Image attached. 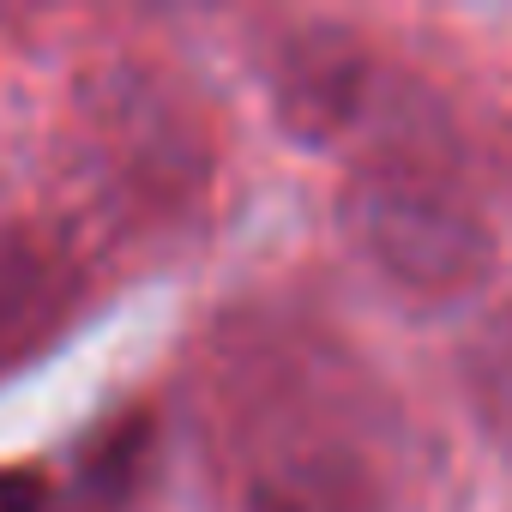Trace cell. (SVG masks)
<instances>
[{"mask_svg":"<svg viewBox=\"0 0 512 512\" xmlns=\"http://www.w3.org/2000/svg\"><path fill=\"white\" fill-rule=\"evenodd\" d=\"M362 253L398 284L446 296L488 272V229L446 193L416 181H362L344 199Z\"/></svg>","mask_w":512,"mask_h":512,"instance_id":"1","label":"cell"},{"mask_svg":"<svg viewBox=\"0 0 512 512\" xmlns=\"http://www.w3.org/2000/svg\"><path fill=\"white\" fill-rule=\"evenodd\" d=\"M253 512H368V500L356 476H332L326 464H308L290 476H266L253 494Z\"/></svg>","mask_w":512,"mask_h":512,"instance_id":"2","label":"cell"},{"mask_svg":"<svg viewBox=\"0 0 512 512\" xmlns=\"http://www.w3.org/2000/svg\"><path fill=\"white\" fill-rule=\"evenodd\" d=\"M470 380H476L482 410H488L500 428H512V314L482 332L476 362H470Z\"/></svg>","mask_w":512,"mask_h":512,"instance_id":"3","label":"cell"},{"mask_svg":"<svg viewBox=\"0 0 512 512\" xmlns=\"http://www.w3.org/2000/svg\"><path fill=\"white\" fill-rule=\"evenodd\" d=\"M37 302H43V266L19 247H0V344L25 332V320H37Z\"/></svg>","mask_w":512,"mask_h":512,"instance_id":"4","label":"cell"}]
</instances>
